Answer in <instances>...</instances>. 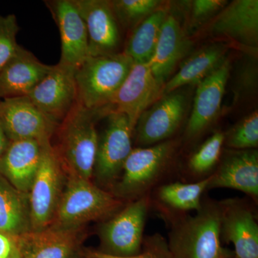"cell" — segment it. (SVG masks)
Returning a JSON list of instances; mask_svg holds the SVG:
<instances>
[{
  "instance_id": "cell-16",
  "label": "cell",
  "mask_w": 258,
  "mask_h": 258,
  "mask_svg": "<svg viewBox=\"0 0 258 258\" xmlns=\"http://www.w3.org/2000/svg\"><path fill=\"white\" fill-rule=\"evenodd\" d=\"M230 72V62L226 60L221 66L198 83L192 111L185 130L186 139L192 140L198 138L218 117Z\"/></svg>"
},
{
  "instance_id": "cell-19",
  "label": "cell",
  "mask_w": 258,
  "mask_h": 258,
  "mask_svg": "<svg viewBox=\"0 0 258 258\" xmlns=\"http://www.w3.org/2000/svg\"><path fill=\"white\" fill-rule=\"evenodd\" d=\"M232 189L242 191L254 202L258 198V153L255 149L229 153L210 174L208 190Z\"/></svg>"
},
{
  "instance_id": "cell-29",
  "label": "cell",
  "mask_w": 258,
  "mask_h": 258,
  "mask_svg": "<svg viewBox=\"0 0 258 258\" xmlns=\"http://www.w3.org/2000/svg\"><path fill=\"white\" fill-rule=\"evenodd\" d=\"M225 144L233 150L255 149L258 146V113L254 111L242 118L225 134Z\"/></svg>"
},
{
  "instance_id": "cell-3",
  "label": "cell",
  "mask_w": 258,
  "mask_h": 258,
  "mask_svg": "<svg viewBox=\"0 0 258 258\" xmlns=\"http://www.w3.org/2000/svg\"><path fill=\"white\" fill-rule=\"evenodd\" d=\"M123 202L90 180L71 174L50 226L79 230L88 222L108 220L123 208Z\"/></svg>"
},
{
  "instance_id": "cell-5",
  "label": "cell",
  "mask_w": 258,
  "mask_h": 258,
  "mask_svg": "<svg viewBox=\"0 0 258 258\" xmlns=\"http://www.w3.org/2000/svg\"><path fill=\"white\" fill-rule=\"evenodd\" d=\"M134 63L124 52L89 56L75 72L78 102L90 110L108 106Z\"/></svg>"
},
{
  "instance_id": "cell-9",
  "label": "cell",
  "mask_w": 258,
  "mask_h": 258,
  "mask_svg": "<svg viewBox=\"0 0 258 258\" xmlns=\"http://www.w3.org/2000/svg\"><path fill=\"white\" fill-rule=\"evenodd\" d=\"M164 88L153 76L149 64L134 62L119 89L109 104L101 108L102 112L104 117L111 112L123 113L134 131L141 115L164 95Z\"/></svg>"
},
{
  "instance_id": "cell-34",
  "label": "cell",
  "mask_w": 258,
  "mask_h": 258,
  "mask_svg": "<svg viewBox=\"0 0 258 258\" xmlns=\"http://www.w3.org/2000/svg\"><path fill=\"white\" fill-rule=\"evenodd\" d=\"M10 143V141L7 137L6 134L0 125V157L4 154Z\"/></svg>"
},
{
  "instance_id": "cell-22",
  "label": "cell",
  "mask_w": 258,
  "mask_h": 258,
  "mask_svg": "<svg viewBox=\"0 0 258 258\" xmlns=\"http://www.w3.org/2000/svg\"><path fill=\"white\" fill-rule=\"evenodd\" d=\"M52 68L42 63L30 51L22 49L0 71V100L28 96Z\"/></svg>"
},
{
  "instance_id": "cell-12",
  "label": "cell",
  "mask_w": 258,
  "mask_h": 258,
  "mask_svg": "<svg viewBox=\"0 0 258 258\" xmlns=\"http://www.w3.org/2000/svg\"><path fill=\"white\" fill-rule=\"evenodd\" d=\"M221 240L233 244L235 255L258 258L257 217L247 202L240 198L219 202Z\"/></svg>"
},
{
  "instance_id": "cell-32",
  "label": "cell",
  "mask_w": 258,
  "mask_h": 258,
  "mask_svg": "<svg viewBox=\"0 0 258 258\" xmlns=\"http://www.w3.org/2000/svg\"><path fill=\"white\" fill-rule=\"evenodd\" d=\"M225 0H195L190 3L191 23L199 24L218 14L227 5Z\"/></svg>"
},
{
  "instance_id": "cell-14",
  "label": "cell",
  "mask_w": 258,
  "mask_h": 258,
  "mask_svg": "<svg viewBox=\"0 0 258 258\" xmlns=\"http://www.w3.org/2000/svg\"><path fill=\"white\" fill-rule=\"evenodd\" d=\"M45 4L60 35L58 63L76 70L89 57L87 30L74 0H48Z\"/></svg>"
},
{
  "instance_id": "cell-2",
  "label": "cell",
  "mask_w": 258,
  "mask_h": 258,
  "mask_svg": "<svg viewBox=\"0 0 258 258\" xmlns=\"http://www.w3.org/2000/svg\"><path fill=\"white\" fill-rule=\"evenodd\" d=\"M176 147L177 142L169 139L132 149L125 161L121 177L113 186V195L128 203L150 195L170 172Z\"/></svg>"
},
{
  "instance_id": "cell-33",
  "label": "cell",
  "mask_w": 258,
  "mask_h": 258,
  "mask_svg": "<svg viewBox=\"0 0 258 258\" xmlns=\"http://www.w3.org/2000/svg\"><path fill=\"white\" fill-rule=\"evenodd\" d=\"M16 248L15 237L0 232V258L9 257Z\"/></svg>"
},
{
  "instance_id": "cell-10",
  "label": "cell",
  "mask_w": 258,
  "mask_h": 258,
  "mask_svg": "<svg viewBox=\"0 0 258 258\" xmlns=\"http://www.w3.org/2000/svg\"><path fill=\"white\" fill-rule=\"evenodd\" d=\"M59 124L42 113L28 97L0 101V125L10 142H50Z\"/></svg>"
},
{
  "instance_id": "cell-11",
  "label": "cell",
  "mask_w": 258,
  "mask_h": 258,
  "mask_svg": "<svg viewBox=\"0 0 258 258\" xmlns=\"http://www.w3.org/2000/svg\"><path fill=\"white\" fill-rule=\"evenodd\" d=\"M187 99L176 90L163 95L139 117L134 132L139 145H154L169 140L184 119Z\"/></svg>"
},
{
  "instance_id": "cell-24",
  "label": "cell",
  "mask_w": 258,
  "mask_h": 258,
  "mask_svg": "<svg viewBox=\"0 0 258 258\" xmlns=\"http://www.w3.org/2000/svg\"><path fill=\"white\" fill-rule=\"evenodd\" d=\"M227 47L215 43L204 47L188 57L177 73L164 85V95L188 85L198 84L221 66L226 59Z\"/></svg>"
},
{
  "instance_id": "cell-4",
  "label": "cell",
  "mask_w": 258,
  "mask_h": 258,
  "mask_svg": "<svg viewBox=\"0 0 258 258\" xmlns=\"http://www.w3.org/2000/svg\"><path fill=\"white\" fill-rule=\"evenodd\" d=\"M99 118V110L88 109L77 102L57 127L59 152H55L73 175L87 180L93 176L98 138L96 123Z\"/></svg>"
},
{
  "instance_id": "cell-8",
  "label": "cell",
  "mask_w": 258,
  "mask_h": 258,
  "mask_svg": "<svg viewBox=\"0 0 258 258\" xmlns=\"http://www.w3.org/2000/svg\"><path fill=\"white\" fill-rule=\"evenodd\" d=\"M61 161L50 143L44 148L36 176L28 194L31 230L50 227L62 195Z\"/></svg>"
},
{
  "instance_id": "cell-1",
  "label": "cell",
  "mask_w": 258,
  "mask_h": 258,
  "mask_svg": "<svg viewBox=\"0 0 258 258\" xmlns=\"http://www.w3.org/2000/svg\"><path fill=\"white\" fill-rule=\"evenodd\" d=\"M169 221L167 243L172 258H222L232 254L222 246L219 202L203 200L195 215Z\"/></svg>"
},
{
  "instance_id": "cell-13",
  "label": "cell",
  "mask_w": 258,
  "mask_h": 258,
  "mask_svg": "<svg viewBox=\"0 0 258 258\" xmlns=\"http://www.w3.org/2000/svg\"><path fill=\"white\" fill-rule=\"evenodd\" d=\"M76 70L57 63L27 97L51 119L60 123L78 102Z\"/></svg>"
},
{
  "instance_id": "cell-23",
  "label": "cell",
  "mask_w": 258,
  "mask_h": 258,
  "mask_svg": "<svg viewBox=\"0 0 258 258\" xmlns=\"http://www.w3.org/2000/svg\"><path fill=\"white\" fill-rule=\"evenodd\" d=\"M210 175L196 182H174L157 188L154 202L168 220L198 211L203 204V195L208 190Z\"/></svg>"
},
{
  "instance_id": "cell-17",
  "label": "cell",
  "mask_w": 258,
  "mask_h": 258,
  "mask_svg": "<svg viewBox=\"0 0 258 258\" xmlns=\"http://www.w3.org/2000/svg\"><path fill=\"white\" fill-rule=\"evenodd\" d=\"M211 32L255 52L258 45L257 0H235L227 3L212 21Z\"/></svg>"
},
{
  "instance_id": "cell-30",
  "label": "cell",
  "mask_w": 258,
  "mask_h": 258,
  "mask_svg": "<svg viewBox=\"0 0 258 258\" xmlns=\"http://www.w3.org/2000/svg\"><path fill=\"white\" fill-rule=\"evenodd\" d=\"M19 31L20 26L15 15H0V71L23 48L17 42Z\"/></svg>"
},
{
  "instance_id": "cell-21",
  "label": "cell",
  "mask_w": 258,
  "mask_h": 258,
  "mask_svg": "<svg viewBox=\"0 0 258 258\" xmlns=\"http://www.w3.org/2000/svg\"><path fill=\"white\" fill-rule=\"evenodd\" d=\"M191 46L179 20L174 15L167 14L154 55L148 62L158 82L165 85L178 62L189 53Z\"/></svg>"
},
{
  "instance_id": "cell-25",
  "label": "cell",
  "mask_w": 258,
  "mask_h": 258,
  "mask_svg": "<svg viewBox=\"0 0 258 258\" xmlns=\"http://www.w3.org/2000/svg\"><path fill=\"white\" fill-rule=\"evenodd\" d=\"M30 230L28 195L19 191L0 174V232L15 237Z\"/></svg>"
},
{
  "instance_id": "cell-20",
  "label": "cell",
  "mask_w": 258,
  "mask_h": 258,
  "mask_svg": "<svg viewBox=\"0 0 258 258\" xmlns=\"http://www.w3.org/2000/svg\"><path fill=\"white\" fill-rule=\"evenodd\" d=\"M49 142H10L0 157V174L20 192L28 195L36 176L44 148Z\"/></svg>"
},
{
  "instance_id": "cell-27",
  "label": "cell",
  "mask_w": 258,
  "mask_h": 258,
  "mask_svg": "<svg viewBox=\"0 0 258 258\" xmlns=\"http://www.w3.org/2000/svg\"><path fill=\"white\" fill-rule=\"evenodd\" d=\"M225 138V134L221 132L212 134L190 157L187 166L192 176L200 179L210 176L220 160Z\"/></svg>"
},
{
  "instance_id": "cell-36",
  "label": "cell",
  "mask_w": 258,
  "mask_h": 258,
  "mask_svg": "<svg viewBox=\"0 0 258 258\" xmlns=\"http://www.w3.org/2000/svg\"><path fill=\"white\" fill-rule=\"evenodd\" d=\"M222 258H240L236 257L235 255H232V254H229V255L225 256V257H222Z\"/></svg>"
},
{
  "instance_id": "cell-7",
  "label": "cell",
  "mask_w": 258,
  "mask_h": 258,
  "mask_svg": "<svg viewBox=\"0 0 258 258\" xmlns=\"http://www.w3.org/2000/svg\"><path fill=\"white\" fill-rule=\"evenodd\" d=\"M106 125L98 134L93 174L102 186H113L120 177L132 149L134 130L126 115L111 112L105 116Z\"/></svg>"
},
{
  "instance_id": "cell-26",
  "label": "cell",
  "mask_w": 258,
  "mask_h": 258,
  "mask_svg": "<svg viewBox=\"0 0 258 258\" xmlns=\"http://www.w3.org/2000/svg\"><path fill=\"white\" fill-rule=\"evenodd\" d=\"M168 13L159 8L132 30L124 52L134 62L148 63L154 55Z\"/></svg>"
},
{
  "instance_id": "cell-28",
  "label": "cell",
  "mask_w": 258,
  "mask_h": 258,
  "mask_svg": "<svg viewBox=\"0 0 258 258\" xmlns=\"http://www.w3.org/2000/svg\"><path fill=\"white\" fill-rule=\"evenodd\" d=\"M162 2L158 0H113L112 9L120 27L133 30L144 19L159 8Z\"/></svg>"
},
{
  "instance_id": "cell-15",
  "label": "cell",
  "mask_w": 258,
  "mask_h": 258,
  "mask_svg": "<svg viewBox=\"0 0 258 258\" xmlns=\"http://www.w3.org/2000/svg\"><path fill=\"white\" fill-rule=\"evenodd\" d=\"M87 30L89 56L120 52V25L108 0H74Z\"/></svg>"
},
{
  "instance_id": "cell-35",
  "label": "cell",
  "mask_w": 258,
  "mask_h": 258,
  "mask_svg": "<svg viewBox=\"0 0 258 258\" xmlns=\"http://www.w3.org/2000/svg\"><path fill=\"white\" fill-rule=\"evenodd\" d=\"M7 258H21V257H20V254H19L18 249H17V248H16V249H15L14 252H13V253L10 254L9 257H7Z\"/></svg>"
},
{
  "instance_id": "cell-6",
  "label": "cell",
  "mask_w": 258,
  "mask_h": 258,
  "mask_svg": "<svg viewBox=\"0 0 258 258\" xmlns=\"http://www.w3.org/2000/svg\"><path fill=\"white\" fill-rule=\"evenodd\" d=\"M152 205L151 195L129 202L103 222L99 229L100 252L118 257L139 254L142 250L144 228Z\"/></svg>"
},
{
  "instance_id": "cell-37",
  "label": "cell",
  "mask_w": 258,
  "mask_h": 258,
  "mask_svg": "<svg viewBox=\"0 0 258 258\" xmlns=\"http://www.w3.org/2000/svg\"><path fill=\"white\" fill-rule=\"evenodd\" d=\"M0 101H1V100H0Z\"/></svg>"
},
{
  "instance_id": "cell-18",
  "label": "cell",
  "mask_w": 258,
  "mask_h": 258,
  "mask_svg": "<svg viewBox=\"0 0 258 258\" xmlns=\"http://www.w3.org/2000/svg\"><path fill=\"white\" fill-rule=\"evenodd\" d=\"M21 258H79L81 238L79 230L50 227L30 230L15 237Z\"/></svg>"
},
{
  "instance_id": "cell-31",
  "label": "cell",
  "mask_w": 258,
  "mask_h": 258,
  "mask_svg": "<svg viewBox=\"0 0 258 258\" xmlns=\"http://www.w3.org/2000/svg\"><path fill=\"white\" fill-rule=\"evenodd\" d=\"M83 256L86 258H172L167 240L158 232L144 237L142 250L135 255L118 257L100 251H86Z\"/></svg>"
}]
</instances>
